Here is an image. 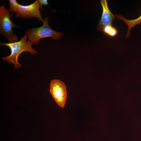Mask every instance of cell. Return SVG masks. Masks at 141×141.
I'll return each mask as SVG.
<instances>
[{
  "mask_svg": "<svg viewBox=\"0 0 141 141\" xmlns=\"http://www.w3.org/2000/svg\"><path fill=\"white\" fill-rule=\"evenodd\" d=\"M27 36L25 34L18 41L0 43L1 45L8 47L11 50L10 54L8 56L2 57V59L5 61L13 63L14 64L15 68H17L21 66V65L18 62V59L19 56L22 52L27 51L33 55H36L37 51L32 48V44L29 40H27Z\"/></svg>",
  "mask_w": 141,
  "mask_h": 141,
  "instance_id": "6da1fadb",
  "label": "cell"
},
{
  "mask_svg": "<svg viewBox=\"0 0 141 141\" xmlns=\"http://www.w3.org/2000/svg\"><path fill=\"white\" fill-rule=\"evenodd\" d=\"M49 17H45L43 19L41 26L30 28L25 31V34L32 45L39 44L40 39L43 38L50 37L53 39H58L63 36V33L51 29L49 25Z\"/></svg>",
  "mask_w": 141,
  "mask_h": 141,
  "instance_id": "7a4b0ae2",
  "label": "cell"
},
{
  "mask_svg": "<svg viewBox=\"0 0 141 141\" xmlns=\"http://www.w3.org/2000/svg\"><path fill=\"white\" fill-rule=\"evenodd\" d=\"M5 4L0 6V32L6 38L9 43L18 41L19 39L13 29L16 25L11 21L10 18L13 16L9 11L5 8Z\"/></svg>",
  "mask_w": 141,
  "mask_h": 141,
  "instance_id": "3957f363",
  "label": "cell"
},
{
  "mask_svg": "<svg viewBox=\"0 0 141 141\" xmlns=\"http://www.w3.org/2000/svg\"><path fill=\"white\" fill-rule=\"evenodd\" d=\"M40 8L38 0H36L29 5H24L19 4L16 17L23 19L36 17L38 18L39 21L43 22V19L40 14Z\"/></svg>",
  "mask_w": 141,
  "mask_h": 141,
  "instance_id": "277c9868",
  "label": "cell"
},
{
  "mask_svg": "<svg viewBox=\"0 0 141 141\" xmlns=\"http://www.w3.org/2000/svg\"><path fill=\"white\" fill-rule=\"evenodd\" d=\"M50 92L57 104L63 108L67 97L65 84L59 80H52L50 83Z\"/></svg>",
  "mask_w": 141,
  "mask_h": 141,
  "instance_id": "5b68a950",
  "label": "cell"
},
{
  "mask_svg": "<svg viewBox=\"0 0 141 141\" xmlns=\"http://www.w3.org/2000/svg\"><path fill=\"white\" fill-rule=\"evenodd\" d=\"M100 3L102 8V13L97 29L101 31L102 28L105 26L112 25L113 21L115 19L116 16L109 9L106 0H101Z\"/></svg>",
  "mask_w": 141,
  "mask_h": 141,
  "instance_id": "8992f818",
  "label": "cell"
},
{
  "mask_svg": "<svg viewBox=\"0 0 141 141\" xmlns=\"http://www.w3.org/2000/svg\"><path fill=\"white\" fill-rule=\"evenodd\" d=\"M116 17L119 20H121L124 21L128 27V31L126 36V38L130 36V31L131 29L137 25L141 24V14L140 16L138 18L132 20H128L125 19L124 17L121 15H116Z\"/></svg>",
  "mask_w": 141,
  "mask_h": 141,
  "instance_id": "52a82bcc",
  "label": "cell"
},
{
  "mask_svg": "<svg viewBox=\"0 0 141 141\" xmlns=\"http://www.w3.org/2000/svg\"><path fill=\"white\" fill-rule=\"evenodd\" d=\"M101 31L108 36L111 37H115L118 32L117 29L112 25L105 26L102 28Z\"/></svg>",
  "mask_w": 141,
  "mask_h": 141,
  "instance_id": "ba28073f",
  "label": "cell"
},
{
  "mask_svg": "<svg viewBox=\"0 0 141 141\" xmlns=\"http://www.w3.org/2000/svg\"><path fill=\"white\" fill-rule=\"evenodd\" d=\"M9 11H13L15 13H16L19 7V4L16 0H9Z\"/></svg>",
  "mask_w": 141,
  "mask_h": 141,
  "instance_id": "9c48e42d",
  "label": "cell"
},
{
  "mask_svg": "<svg viewBox=\"0 0 141 141\" xmlns=\"http://www.w3.org/2000/svg\"><path fill=\"white\" fill-rule=\"evenodd\" d=\"M40 5V8L42 10V5H48V0H38Z\"/></svg>",
  "mask_w": 141,
  "mask_h": 141,
  "instance_id": "30bf717a",
  "label": "cell"
}]
</instances>
